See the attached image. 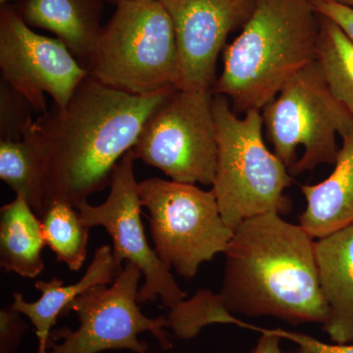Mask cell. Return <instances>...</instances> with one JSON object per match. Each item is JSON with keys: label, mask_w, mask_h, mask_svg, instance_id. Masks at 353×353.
<instances>
[{"label": "cell", "mask_w": 353, "mask_h": 353, "mask_svg": "<svg viewBox=\"0 0 353 353\" xmlns=\"http://www.w3.org/2000/svg\"><path fill=\"white\" fill-rule=\"evenodd\" d=\"M225 254L219 296L230 313L271 316L296 326L326 324L315 241L301 225L266 213L243 221Z\"/></svg>", "instance_id": "2"}, {"label": "cell", "mask_w": 353, "mask_h": 353, "mask_svg": "<svg viewBox=\"0 0 353 353\" xmlns=\"http://www.w3.org/2000/svg\"><path fill=\"white\" fill-rule=\"evenodd\" d=\"M213 97L175 88L146 121L132 148L137 159L176 182L212 185L218 153Z\"/></svg>", "instance_id": "9"}, {"label": "cell", "mask_w": 353, "mask_h": 353, "mask_svg": "<svg viewBox=\"0 0 353 353\" xmlns=\"http://www.w3.org/2000/svg\"><path fill=\"white\" fill-rule=\"evenodd\" d=\"M46 245L71 271H79L87 259L90 228L87 226L78 209L63 201L48 205L41 218Z\"/></svg>", "instance_id": "19"}, {"label": "cell", "mask_w": 353, "mask_h": 353, "mask_svg": "<svg viewBox=\"0 0 353 353\" xmlns=\"http://www.w3.org/2000/svg\"><path fill=\"white\" fill-rule=\"evenodd\" d=\"M213 115L218 153L212 190L228 226L234 231L255 216L289 213L292 202L285 190L292 178L265 145L261 111L238 117L226 97L214 94Z\"/></svg>", "instance_id": "4"}, {"label": "cell", "mask_w": 353, "mask_h": 353, "mask_svg": "<svg viewBox=\"0 0 353 353\" xmlns=\"http://www.w3.org/2000/svg\"><path fill=\"white\" fill-rule=\"evenodd\" d=\"M323 19L315 61L332 94L353 115V41L338 25Z\"/></svg>", "instance_id": "18"}, {"label": "cell", "mask_w": 353, "mask_h": 353, "mask_svg": "<svg viewBox=\"0 0 353 353\" xmlns=\"http://www.w3.org/2000/svg\"><path fill=\"white\" fill-rule=\"evenodd\" d=\"M103 0H19L13 6L30 27L48 30L87 69L102 30Z\"/></svg>", "instance_id": "15"}, {"label": "cell", "mask_w": 353, "mask_h": 353, "mask_svg": "<svg viewBox=\"0 0 353 353\" xmlns=\"http://www.w3.org/2000/svg\"><path fill=\"white\" fill-rule=\"evenodd\" d=\"M28 330L23 315L12 306L0 310V353H16Z\"/></svg>", "instance_id": "23"}, {"label": "cell", "mask_w": 353, "mask_h": 353, "mask_svg": "<svg viewBox=\"0 0 353 353\" xmlns=\"http://www.w3.org/2000/svg\"><path fill=\"white\" fill-rule=\"evenodd\" d=\"M332 1L336 2L341 6H347L348 8L353 9V0H332Z\"/></svg>", "instance_id": "27"}, {"label": "cell", "mask_w": 353, "mask_h": 353, "mask_svg": "<svg viewBox=\"0 0 353 353\" xmlns=\"http://www.w3.org/2000/svg\"><path fill=\"white\" fill-rule=\"evenodd\" d=\"M175 30L180 79L176 88L212 92L216 65L230 32L245 23L254 0H159Z\"/></svg>", "instance_id": "12"}, {"label": "cell", "mask_w": 353, "mask_h": 353, "mask_svg": "<svg viewBox=\"0 0 353 353\" xmlns=\"http://www.w3.org/2000/svg\"><path fill=\"white\" fill-rule=\"evenodd\" d=\"M167 320L169 329L181 340L194 339L208 325L245 326V323L236 319L227 310L219 294H213L209 290H199L194 297L185 299L175 308L170 309Z\"/></svg>", "instance_id": "21"}, {"label": "cell", "mask_w": 353, "mask_h": 353, "mask_svg": "<svg viewBox=\"0 0 353 353\" xmlns=\"http://www.w3.org/2000/svg\"><path fill=\"white\" fill-rule=\"evenodd\" d=\"M250 353H252V352H250Z\"/></svg>", "instance_id": "30"}, {"label": "cell", "mask_w": 353, "mask_h": 353, "mask_svg": "<svg viewBox=\"0 0 353 353\" xmlns=\"http://www.w3.org/2000/svg\"><path fill=\"white\" fill-rule=\"evenodd\" d=\"M274 153L292 175L336 163L341 137L353 126V115L332 94L317 62L285 83L261 110Z\"/></svg>", "instance_id": "6"}, {"label": "cell", "mask_w": 353, "mask_h": 353, "mask_svg": "<svg viewBox=\"0 0 353 353\" xmlns=\"http://www.w3.org/2000/svg\"><path fill=\"white\" fill-rule=\"evenodd\" d=\"M141 271L125 262L124 268L110 285H95L77 296L64 315L76 313L80 326L75 330L61 327L50 334L48 353H101L126 350L152 353L148 343L139 341L141 334L150 333L160 347L169 350L173 343L166 329L167 317L150 318L139 306V284Z\"/></svg>", "instance_id": "8"}, {"label": "cell", "mask_w": 353, "mask_h": 353, "mask_svg": "<svg viewBox=\"0 0 353 353\" xmlns=\"http://www.w3.org/2000/svg\"><path fill=\"white\" fill-rule=\"evenodd\" d=\"M123 262L116 259L110 245H102L95 250L94 259L78 282L64 285L60 279L37 281L34 287L41 296L34 303L25 301L20 292H14L11 306L30 320L38 338L37 353H48L50 334L59 316H63L69 304L77 296L95 285H108L122 272Z\"/></svg>", "instance_id": "13"}, {"label": "cell", "mask_w": 353, "mask_h": 353, "mask_svg": "<svg viewBox=\"0 0 353 353\" xmlns=\"http://www.w3.org/2000/svg\"><path fill=\"white\" fill-rule=\"evenodd\" d=\"M0 179L16 196H24L41 219L44 202L43 167L27 139L0 141Z\"/></svg>", "instance_id": "20"}, {"label": "cell", "mask_w": 353, "mask_h": 353, "mask_svg": "<svg viewBox=\"0 0 353 353\" xmlns=\"http://www.w3.org/2000/svg\"><path fill=\"white\" fill-rule=\"evenodd\" d=\"M12 1H15V0H0V4H1V6H8Z\"/></svg>", "instance_id": "29"}, {"label": "cell", "mask_w": 353, "mask_h": 353, "mask_svg": "<svg viewBox=\"0 0 353 353\" xmlns=\"http://www.w3.org/2000/svg\"><path fill=\"white\" fill-rule=\"evenodd\" d=\"M341 139L331 175L321 183L301 188L306 208L299 216V225L313 239L353 223V126Z\"/></svg>", "instance_id": "16"}, {"label": "cell", "mask_w": 353, "mask_h": 353, "mask_svg": "<svg viewBox=\"0 0 353 353\" xmlns=\"http://www.w3.org/2000/svg\"><path fill=\"white\" fill-rule=\"evenodd\" d=\"M0 72L41 115L48 111L46 94L63 108L88 75L63 41L32 31L9 4L0 9Z\"/></svg>", "instance_id": "11"}, {"label": "cell", "mask_w": 353, "mask_h": 353, "mask_svg": "<svg viewBox=\"0 0 353 353\" xmlns=\"http://www.w3.org/2000/svg\"><path fill=\"white\" fill-rule=\"evenodd\" d=\"M141 204L150 212L154 250L183 278L225 253L234 236L221 214L213 190L194 183L150 178L139 183Z\"/></svg>", "instance_id": "7"}, {"label": "cell", "mask_w": 353, "mask_h": 353, "mask_svg": "<svg viewBox=\"0 0 353 353\" xmlns=\"http://www.w3.org/2000/svg\"><path fill=\"white\" fill-rule=\"evenodd\" d=\"M43 225L24 196L0 210V266L7 273L34 279L43 271Z\"/></svg>", "instance_id": "17"}, {"label": "cell", "mask_w": 353, "mask_h": 353, "mask_svg": "<svg viewBox=\"0 0 353 353\" xmlns=\"http://www.w3.org/2000/svg\"><path fill=\"white\" fill-rule=\"evenodd\" d=\"M248 329L256 330L261 333V336L257 341L256 347L252 350V353H299L297 352H287L281 348V340L282 339L274 333H272L270 329H260L256 327L248 325Z\"/></svg>", "instance_id": "26"}, {"label": "cell", "mask_w": 353, "mask_h": 353, "mask_svg": "<svg viewBox=\"0 0 353 353\" xmlns=\"http://www.w3.org/2000/svg\"><path fill=\"white\" fill-rule=\"evenodd\" d=\"M175 88L131 94L88 75L66 105L32 121L23 139L38 153L43 167V213L52 202L77 208L110 187L116 165Z\"/></svg>", "instance_id": "1"}, {"label": "cell", "mask_w": 353, "mask_h": 353, "mask_svg": "<svg viewBox=\"0 0 353 353\" xmlns=\"http://www.w3.org/2000/svg\"><path fill=\"white\" fill-rule=\"evenodd\" d=\"M318 277L328 304L323 329L334 343L353 341V223L315 241Z\"/></svg>", "instance_id": "14"}, {"label": "cell", "mask_w": 353, "mask_h": 353, "mask_svg": "<svg viewBox=\"0 0 353 353\" xmlns=\"http://www.w3.org/2000/svg\"><path fill=\"white\" fill-rule=\"evenodd\" d=\"M311 0H254L243 32L227 46L212 88L234 112L259 110L315 61L319 27Z\"/></svg>", "instance_id": "3"}, {"label": "cell", "mask_w": 353, "mask_h": 353, "mask_svg": "<svg viewBox=\"0 0 353 353\" xmlns=\"http://www.w3.org/2000/svg\"><path fill=\"white\" fill-rule=\"evenodd\" d=\"M103 1L109 2V3H112L115 4V6H117V4L121 3V2L132 1V0H103Z\"/></svg>", "instance_id": "28"}, {"label": "cell", "mask_w": 353, "mask_h": 353, "mask_svg": "<svg viewBox=\"0 0 353 353\" xmlns=\"http://www.w3.org/2000/svg\"><path fill=\"white\" fill-rule=\"evenodd\" d=\"M316 12L339 26L353 41V9L332 0H311Z\"/></svg>", "instance_id": "25"}, {"label": "cell", "mask_w": 353, "mask_h": 353, "mask_svg": "<svg viewBox=\"0 0 353 353\" xmlns=\"http://www.w3.org/2000/svg\"><path fill=\"white\" fill-rule=\"evenodd\" d=\"M88 75L97 82L136 95L176 88L180 60L175 30L159 0L116 6L90 54Z\"/></svg>", "instance_id": "5"}, {"label": "cell", "mask_w": 353, "mask_h": 353, "mask_svg": "<svg viewBox=\"0 0 353 353\" xmlns=\"http://www.w3.org/2000/svg\"><path fill=\"white\" fill-rule=\"evenodd\" d=\"M34 108L29 101L0 80V139L20 141L32 124Z\"/></svg>", "instance_id": "22"}, {"label": "cell", "mask_w": 353, "mask_h": 353, "mask_svg": "<svg viewBox=\"0 0 353 353\" xmlns=\"http://www.w3.org/2000/svg\"><path fill=\"white\" fill-rule=\"evenodd\" d=\"M272 333L281 339L289 340L299 345V353H353V341L347 343H323L308 334L285 331L283 329H270Z\"/></svg>", "instance_id": "24"}, {"label": "cell", "mask_w": 353, "mask_h": 353, "mask_svg": "<svg viewBox=\"0 0 353 353\" xmlns=\"http://www.w3.org/2000/svg\"><path fill=\"white\" fill-rule=\"evenodd\" d=\"M134 150L128 152L113 170L110 192L105 201L90 205L88 201L77 206L81 219L90 229L102 227L113 241V254L120 261L136 265L145 282L139 288V303L160 299L165 307L175 308L187 297L167 266L148 241L141 221L139 183L134 176Z\"/></svg>", "instance_id": "10"}]
</instances>
